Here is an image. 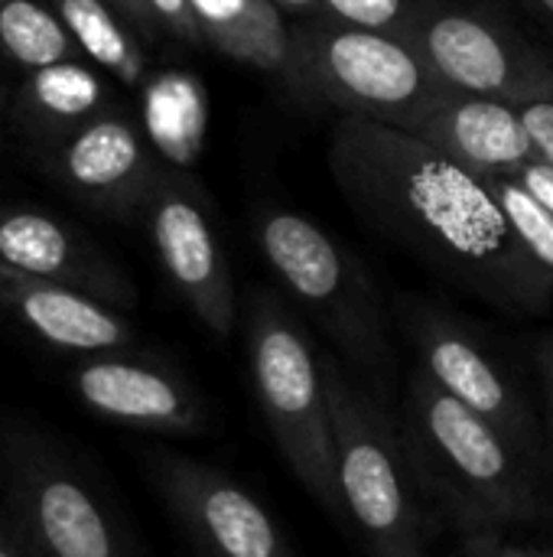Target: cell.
Returning <instances> with one entry per match:
<instances>
[{
	"mask_svg": "<svg viewBox=\"0 0 553 557\" xmlns=\"http://www.w3.org/2000/svg\"><path fill=\"white\" fill-rule=\"evenodd\" d=\"M160 33H169L183 42H205L202 39V29L192 16V7L189 0H147Z\"/></svg>",
	"mask_w": 553,
	"mask_h": 557,
	"instance_id": "obj_25",
	"label": "cell"
},
{
	"mask_svg": "<svg viewBox=\"0 0 553 557\" xmlns=\"http://www.w3.org/2000/svg\"><path fill=\"white\" fill-rule=\"evenodd\" d=\"M108 108L111 104H108L104 78L81 59L26 72V78L10 98L13 121L42 150L65 140L68 134H75Z\"/></svg>",
	"mask_w": 553,
	"mask_h": 557,
	"instance_id": "obj_17",
	"label": "cell"
},
{
	"mask_svg": "<svg viewBox=\"0 0 553 557\" xmlns=\"http://www.w3.org/2000/svg\"><path fill=\"white\" fill-rule=\"evenodd\" d=\"M404 131L479 176H505L538 160V147L518 104L450 85H443L424 114Z\"/></svg>",
	"mask_w": 553,
	"mask_h": 557,
	"instance_id": "obj_15",
	"label": "cell"
},
{
	"mask_svg": "<svg viewBox=\"0 0 553 557\" xmlns=\"http://www.w3.org/2000/svg\"><path fill=\"white\" fill-rule=\"evenodd\" d=\"M329 170L352 212L476 300L544 317L553 277L525 251L492 183L407 131L342 117Z\"/></svg>",
	"mask_w": 553,
	"mask_h": 557,
	"instance_id": "obj_1",
	"label": "cell"
},
{
	"mask_svg": "<svg viewBox=\"0 0 553 557\" xmlns=\"http://www.w3.org/2000/svg\"><path fill=\"white\" fill-rule=\"evenodd\" d=\"M420 7L424 0H323L319 16L342 23V26L404 36Z\"/></svg>",
	"mask_w": 553,
	"mask_h": 557,
	"instance_id": "obj_22",
	"label": "cell"
},
{
	"mask_svg": "<svg viewBox=\"0 0 553 557\" xmlns=\"http://www.w3.org/2000/svg\"><path fill=\"white\" fill-rule=\"evenodd\" d=\"M140 219L176 297L212 336L228 339L238 326V290L202 189L163 170Z\"/></svg>",
	"mask_w": 553,
	"mask_h": 557,
	"instance_id": "obj_10",
	"label": "cell"
},
{
	"mask_svg": "<svg viewBox=\"0 0 553 557\" xmlns=\"http://www.w3.org/2000/svg\"><path fill=\"white\" fill-rule=\"evenodd\" d=\"M0 310L42 346L72 356L130 349L134 323L111 304L0 264Z\"/></svg>",
	"mask_w": 553,
	"mask_h": 557,
	"instance_id": "obj_16",
	"label": "cell"
},
{
	"mask_svg": "<svg viewBox=\"0 0 553 557\" xmlns=\"http://www.w3.org/2000/svg\"><path fill=\"white\" fill-rule=\"evenodd\" d=\"M254 245L287 300L342 352L378 398H391V317L368 268L319 222L293 209L264 206L251 219Z\"/></svg>",
	"mask_w": 553,
	"mask_h": 557,
	"instance_id": "obj_4",
	"label": "cell"
},
{
	"mask_svg": "<svg viewBox=\"0 0 553 557\" xmlns=\"http://www.w3.org/2000/svg\"><path fill=\"white\" fill-rule=\"evenodd\" d=\"M0 557H26V552H23V545H20V539H16V532H13V525H10V519H7L3 509H0Z\"/></svg>",
	"mask_w": 553,
	"mask_h": 557,
	"instance_id": "obj_30",
	"label": "cell"
},
{
	"mask_svg": "<svg viewBox=\"0 0 553 557\" xmlns=\"http://www.w3.org/2000/svg\"><path fill=\"white\" fill-rule=\"evenodd\" d=\"M290 55L280 72L290 91L388 127H411L443 82L407 36L342 26L326 16L290 23Z\"/></svg>",
	"mask_w": 553,
	"mask_h": 557,
	"instance_id": "obj_6",
	"label": "cell"
},
{
	"mask_svg": "<svg viewBox=\"0 0 553 557\" xmlns=\"http://www.w3.org/2000/svg\"><path fill=\"white\" fill-rule=\"evenodd\" d=\"M499 196V206L505 209L518 242L525 251L553 277V212L544 209L521 183L512 176H486Z\"/></svg>",
	"mask_w": 553,
	"mask_h": 557,
	"instance_id": "obj_21",
	"label": "cell"
},
{
	"mask_svg": "<svg viewBox=\"0 0 553 557\" xmlns=\"http://www.w3.org/2000/svg\"><path fill=\"white\" fill-rule=\"evenodd\" d=\"M505 176H512L515 183H521L544 209H551L553 212V166L551 163H544V160H531V163H525V166H518L515 173H505Z\"/></svg>",
	"mask_w": 553,
	"mask_h": 557,
	"instance_id": "obj_27",
	"label": "cell"
},
{
	"mask_svg": "<svg viewBox=\"0 0 553 557\" xmlns=\"http://www.w3.org/2000/svg\"><path fill=\"white\" fill-rule=\"evenodd\" d=\"M339 525L368 557H430L437 506L388 401L326 356Z\"/></svg>",
	"mask_w": 553,
	"mask_h": 557,
	"instance_id": "obj_3",
	"label": "cell"
},
{
	"mask_svg": "<svg viewBox=\"0 0 553 557\" xmlns=\"http://www.w3.org/2000/svg\"><path fill=\"white\" fill-rule=\"evenodd\" d=\"M456 557H553V548L518 545V542H508L502 532H476V535L460 539Z\"/></svg>",
	"mask_w": 553,
	"mask_h": 557,
	"instance_id": "obj_24",
	"label": "cell"
},
{
	"mask_svg": "<svg viewBox=\"0 0 553 557\" xmlns=\"http://www.w3.org/2000/svg\"><path fill=\"white\" fill-rule=\"evenodd\" d=\"M535 379H538V405H541V457L553 493V333L541 336L535 346Z\"/></svg>",
	"mask_w": 553,
	"mask_h": 557,
	"instance_id": "obj_23",
	"label": "cell"
},
{
	"mask_svg": "<svg viewBox=\"0 0 553 557\" xmlns=\"http://www.w3.org/2000/svg\"><path fill=\"white\" fill-rule=\"evenodd\" d=\"M244 352L264 424L300 486L339 522L326 352L287 297L254 287L244 300Z\"/></svg>",
	"mask_w": 553,
	"mask_h": 557,
	"instance_id": "obj_5",
	"label": "cell"
},
{
	"mask_svg": "<svg viewBox=\"0 0 553 557\" xmlns=\"http://www.w3.org/2000/svg\"><path fill=\"white\" fill-rule=\"evenodd\" d=\"M147 470L199 557H297L271 509L225 470L179 454H150Z\"/></svg>",
	"mask_w": 553,
	"mask_h": 557,
	"instance_id": "obj_11",
	"label": "cell"
},
{
	"mask_svg": "<svg viewBox=\"0 0 553 557\" xmlns=\"http://www.w3.org/2000/svg\"><path fill=\"white\" fill-rule=\"evenodd\" d=\"M202 39L251 69L280 75L290 55V20L271 0H189Z\"/></svg>",
	"mask_w": 553,
	"mask_h": 557,
	"instance_id": "obj_18",
	"label": "cell"
},
{
	"mask_svg": "<svg viewBox=\"0 0 553 557\" xmlns=\"http://www.w3.org/2000/svg\"><path fill=\"white\" fill-rule=\"evenodd\" d=\"M450 88L531 104L553 98V55L482 0H424L404 33Z\"/></svg>",
	"mask_w": 553,
	"mask_h": 557,
	"instance_id": "obj_8",
	"label": "cell"
},
{
	"mask_svg": "<svg viewBox=\"0 0 553 557\" xmlns=\"http://www.w3.org/2000/svg\"><path fill=\"white\" fill-rule=\"evenodd\" d=\"M0 264L65 284L117 310H130L137 304L134 281L98 242L33 206H0Z\"/></svg>",
	"mask_w": 553,
	"mask_h": 557,
	"instance_id": "obj_14",
	"label": "cell"
},
{
	"mask_svg": "<svg viewBox=\"0 0 553 557\" xmlns=\"http://www.w3.org/2000/svg\"><path fill=\"white\" fill-rule=\"evenodd\" d=\"M521 117L528 124V134L538 147V160L553 166V98H541L521 108Z\"/></svg>",
	"mask_w": 553,
	"mask_h": 557,
	"instance_id": "obj_26",
	"label": "cell"
},
{
	"mask_svg": "<svg viewBox=\"0 0 553 557\" xmlns=\"http://www.w3.org/2000/svg\"><path fill=\"white\" fill-rule=\"evenodd\" d=\"M140 36H147V39H153L156 33H160V26H156V20H153V13H150V7H147V0H108Z\"/></svg>",
	"mask_w": 553,
	"mask_h": 557,
	"instance_id": "obj_28",
	"label": "cell"
},
{
	"mask_svg": "<svg viewBox=\"0 0 553 557\" xmlns=\"http://www.w3.org/2000/svg\"><path fill=\"white\" fill-rule=\"evenodd\" d=\"M0 509L26 557H140L114 509L39 431H0Z\"/></svg>",
	"mask_w": 553,
	"mask_h": 557,
	"instance_id": "obj_7",
	"label": "cell"
},
{
	"mask_svg": "<svg viewBox=\"0 0 553 557\" xmlns=\"http://www.w3.org/2000/svg\"><path fill=\"white\" fill-rule=\"evenodd\" d=\"M78 52L88 55L98 69L111 72L124 85L143 78L147 59L140 33L108 3V0H49Z\"/></svg>",
	"mask_w": 553,
	"mask_h": 557,
	"instance_id": "obj_19",
	"label": "cell"
},
{
	"mask_svg": "<svg viewBox=\"0 0 553 557\" xmlns=\"http://www.w3.org/2000/svg\"><path fill=\"white\" fill-rule=\"evenodd\" d=\"M68 382L81 408L130 431L196 437L209 428V405L199 388L173 366L130 349L81 356Z\"/></svg>",
	"mask_w": 553,
	"mask_h": 557,
	"instance_id": "obj_12",
	"label": "cell"
},
{
	"mask_svg": "<svg viewBox=\"0 0 553 557\" xmlns=\"http://www.w3.org/2000/svg\"><path fill=\"white\" fill-rule=\"evenodd\" d=\"M525 10H531L538 20H544L548 26H553V0H518Z\"/></svg>",
	"mask_w": 553,
	"mask_h": 557,
	"instance_id": "obj_31",
	"label": "cell"
},
{
	"mask_svg": "<svg viewBox=\"0 0 553 557\" xmlns=\"http://www.w3.org/2000/svg\"><path fill=\"white\" fill-rule=\"evenodd\" d=\"M42 166L75 199L111 219H140L163 176L140 127L114 108L46 147Z\"/></svg>",
	"mask_w": 553,
	"mask_h": 557,
	"instance_id": "obj_13",
	"label": "cell"
},
{
	"mask_svg": "<svg viewBox=\"0 0 553 557\" xmlns=\"http://www.w3.org/2000/svg\"><path fill=\"white\" fill-rule=\"evenodd\" d=\"M0 59L36 72L78 59V46L49 0H0Z\"/></svg>",
	"mask_w": 553,
	"mask_h": 557,
	"instance_id": "obj_20",
	"label": "cell"
},
{
	"mask_svg": "<svg viewBox=\"0 0 553 557\" xmlns=\"http://www.w3.org/2000/svg\"><path fill=\"white\" fill-rule=\"evenodd\" d=\"M401 431L437 512L460 539L551 519L544 460L417 369L404 382Z\"/></svg>",
	"mask_w": 553,
	"mask_h": 557,
	"instance_id": "obj_2",
	"label": "cell"
},
{
	"mask_svg": "<svg viewBox=\"0 0 553 557\" xmlns=\"http://www.w3.org/2000/svg\"><path fill=\"white\" fill-rule=\"evenodd\" d=\"M398 320L414 349L417 372L541 457L538 395L473 320L420 297L401 300Z\"/></svg>",
	"mask_w": 553,
	"mask_h": 557,
	"instance_id": "obj_9",
	"label": "cell"
},
{
	"mask_svg": "<svg viewBox=\"0 0 553 557\" xmlns=\"http://www.w3.org/2000/svg\"><path fill=\"white\" fill-rule=\"evenodd\" d=\"M287 20L290 16H297V20H313V16H319V10H323V0H271Z\"/></svg>",
	"mask_w": 553,
	"mask_h": 557,
	"instance_id": "obj_29",
	"label": "cell"
}]
</instances>
